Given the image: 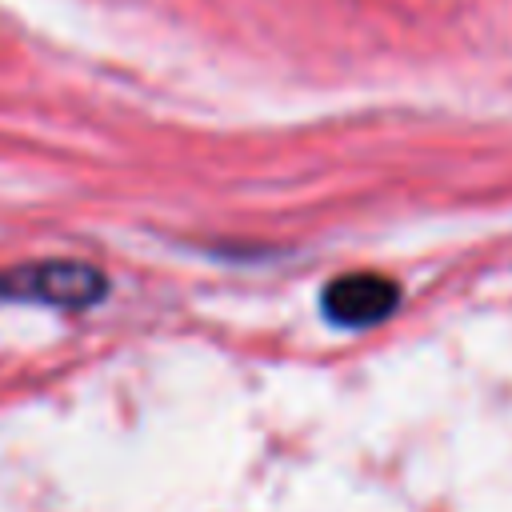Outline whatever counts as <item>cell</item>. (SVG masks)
<instances>
[{
    "label": "cell",
    "instance_id": "2",
    "mask_svg": "<svg viewBox=\"0 0 512 512\" xmlns=\"http://www.w3.org/2000/svg\"><path fill=\"white\" fill-rule=\"evenodd\" d=\"M396 304H400V284L380 272H348L320 292V312L336 328H352V332L388 320Z\"/></svg>",
    "mask_w": 512,
    "mask_h": 512
},
{
    "label": "cell",
    "instance_id": "1",
    "mask_svg": "<svg viewBox=\"0 0 512 512\" xmlns=\"http://www.w3.org/2000/svg\"><path fill=\"white\" fill-rule=\"evenodd\" d=\"M104 276L92 264L80 260H40V264H20L0 276V296L16 300H36L52 308H92L104 296Z\"/></svg>",
    "mask_w": 512,
    "mask_h": 512
}]
</instances>
